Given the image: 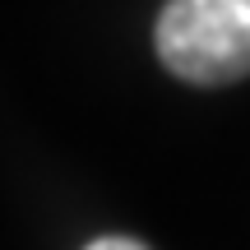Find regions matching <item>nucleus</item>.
Masks as SVG:
<instances>
[{
    "label": "nucleus",
    "instance_id": "obj_1",
    "mask_svg": "<svg viewBox=\"0 0 250 250\" xmlns=\"http://www.w3.org/2000/svg\"><path fill=\"white\" fill-rule=\"evenodd\" d=\"M158 61L195 88L250 74V0H167L153 28Z\"/></svg>",
    "mask_w": 250,
    "mask_h": 250
},
{
    "label": "nucleus",
    "instance_id": "obj_2",
    "mask_svg": "<svg viewBox=\"0 0 250 250\" xmlns=\"http://www.w3.org/2000/svg\"><path fill=\"white\" fill-rule=\"evenodd\" d=\"M83 250H148V246L134 241V236H98V241H88Z\"/></svg>",
    "mask_w": 250,
    "mask_h": 250
}]
</instances>
